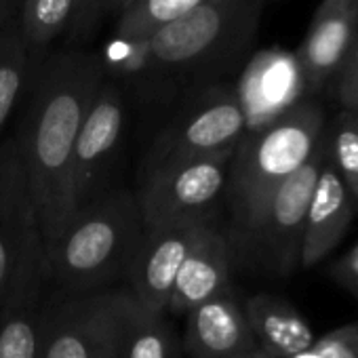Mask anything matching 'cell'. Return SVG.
I'll return each instance as SVG.
<instances>
[{
  "label": "cell",
  "mask_w": 358,
  "mask_h": 358,
  "mask_svg": "<svg viewBox=\"0 0 358 358\" xmlns=\"http://www.w3.org/2000/svg\"><path fill=\"white\" fill-rule=\"evenodd\" d=\"M312 354L316 358H358V322L316 337Z\"/></svg>",
  "instance_id": "cell-25"
},
{
  "label": "cell",
  "mask_w": 358,
  "mask_h": 358,
  "mask_svg": "<svg viewBox=\"0 0 358 358\" xmlns=\"http://www.w3.org/2000/svg\"><path fill=\"white\" fill-rule=\"evenodd\" d=\"M327 150L358 207V118L352 110H341L327 124Z\"/></svg>",
  "instance_id": "cell-24"
},
{
  "label": "cell",
  "mask_w": 358,
  "mask_h": 358,
  "mask_svg": "<svg viewBox=\"0 0 358 358\" xmlns=\"http://www.w3.org/2000/svg\"><path fill=\"white\" fill-rule=\"evenodd\" d=\"M356 201L337 173L329 150L322 158L312 201L308 205L306 228L299 251V266L312 268L322 262L343 238L354 217Z\"/></svg>",
  "instance_id": "cell-16"
},
{
  "label": "cell",
  "mask_w": 358,
  "mask_h": 358,
  "mask_svg": "<svg viewBox=\"0 0 358 358\" xmlns=\"http://www.w3.org/2000/svg\"><path fill=\"white\" fill-rule=\"evenodd\" d=\"M143 228L137 194L129 190H108L76 207L57 236L43 247L49 285L68 295L110 291L127 276Z\"/></svg>",
  "instance_id": "cell-2"
},
{
  "label": "cell",
  "mask_w": 358,
  "mask_h": 358,
  "mask_svg": "<svg viewBox=\"0 0 358 358\" xmlns=\"http://www.w3.org/2000/svg\"><path fill=\"white\" fill-rule=\"evenodd\" d=\"M103 80L106 72L97 53L64 49L49 51L36 64L28 85L26 110L13 137L28 173L43 247L74 213V143Z\"/></svg>",
  "instance_id": "cell-1"
},
{
  "label": "cell",
  "mask_w": 358,
  "mask_h": 358,
  "mask_svg": "<svg viewBox=\"0 0 358 358\" xmlns=\"http://www.w3.org/2000/svg\"><path fill=\"white\" fill-rule=\"evenodd\" d=\"M22 0H0V41L20 28Z\"/></svg>",
  "instance_id": "cell-29"
},
{
  "label": "cell",
  "mask_w": 358,
  "mask_h": 358,
  "mask_svg": "<svg viewBox=\"0 0 358 358\" xmlns=\"http://www.w3.org/2000/svg\"><path fill=\"white\" fill-rule=\"evenodd\" d=\"M247 129L236 89L217 83L190 91L152 141L143 160V175L169 164L234 152Z\"/></svg>",
  "instance_id": "cell-6"
},
{
  "label": "cell",
  "mask_w": 358,
  "mask_h": 358,
  "mask_svg": "<svg viewBox=\"0 0 358 358\" xmlns=\"http://www.w3.org/2000/svg\"><path fill=\"white\" fill-rule=\"evenodd\" d=\"M36 64L38 62L24 45L20 28L0 41V141H3L5 127L26 97Z\"/></svg>",
  "instance_id": "cell-22"
},
{
  "label": "cell",
  "mask_w": 358,
  "mask_h": 358,
  "mask_svg": "<svg viewBox=\"0 0 358 358\" xmlns=\"http://www.w3.org/2000/svg\"><path fill=\"white\" fill-rule=\"evenodd\" d=\"M266 0H205L148 38L162 70L182 89L217 85L251 49Z\"/></svg>",
  "instance_id": "cell-3"
},
{
  "label": "cell",
  "mask_w": 358,
  "mask_h": 358,
  "mask_svg": "<svg viewBox=\"0 0 358 358\" xmlns=\"http://www.w3.org/2000/svg\"><path fill=\"white\" fill-rule=\"evenodd\" d=\"M301 91L303 83L297 57L280 51H266L257 55L245 72L243 89H236L245 116L249 118L255 110V114H264L262 124L297 103Z\"/></svg>",
  "instance_id": "cell-18"
},
{
  "label": "cell",
  "mask_w": 358,
  "mask_h": 358,
  "mask_svg": "<svg viewBox=\"0 0 358 358\" xmlns=\"http://www.w3.org/2000/svg\"><path fill=\"white\" fill-rule=\"evenodd\" d=\"M352 112H354V116H356V118H358V110H352Z\"/></svg>",
  "instance_id": "cell-32"
},
{
  "label": "cell",
  "mask_w": 358,
  "mask_h": 358,
  "mask_svg": "<svg viewBox=\"0 0 358 358\" xmlns=\"http://www.w3.org/2000/svg\"><path fill=\"white\" fill-rule=\"evenodd\" d=\"M335 93L341 110H358V0H356V28L348 59L335 78Z\"/></svg>",
  "instance_id": "cell-26"
},
{
  "label": "cell",
  "mask_w": 358,
  "mask_h": 358,
  "mask_svg": "<svg viewBox=\"0 0 358 358\" xmlns=\"http://www.w3.org/2000/svg\"><path fill=\"white\" fill-rule=\"evenodd\" d=\"M232 270L234 259L224 228L220 222L203 226L177 272L166 312L188 314L196 306L220 295L230 287Z\"/></svg>",
  "instance_id": "cell-15"
},
{
  "label": "cell",
  "mask_w": 358,
  "mask_h": 358,
  "mask_svg": "<svg viewBox=\"0 0 358 358\" xmlns=\"http://www.w3.org/2000/svg\"><path fill=\"white\" fill-rule=\"evenodd\" d=\"M234 152L177 162L143 175L137 194L143 226L215 224Z\"/></svg>",
  "instance_id": "cell-7"
},
{
  "label": "cell",
  "mask_w": 358,
  "mask_h": 358,
  "mask_svg": "<svg viewBox=\"0 0 358 358\" xmlns=\"http://www.w3.org/2000/svg\"><path fill=\"white\" fill-rule=\"evenodd\" d=\"M131 3H133V0H106V13L112 11V13L118 15V13L124 11Z\"/></svg>",
  "instance_id": "cell-30"
},
{
  "label": "cell",
  "mask_w": 358,
  "mask_h": 358,
  "mask_svg": "<svg viewBox=\"0 0 358 358\" xmlns=\"http://www.w3.org/2000/svg\"><path fill=\"white\" fill-rule=\"evenodd\" d=\"M103 13H106V0H78V17L72 32L76 36L91 34Z\"/></svg>",
  "instance_id": "cell-28"
},
{
  "label": "cell",
  "mask_w": 358,
  "mask_h": 358,
  "mask_svg": "<svg viewBox=\"0 0 358 358\" xmlns=\"http://www.w3.org/2000/svg\"><path fill=\"white\" fill-rule=\"evenodd\" d=\"M106 78L116 83L122 93H133L141 103L166 106L179 93V87L156 62L148 38L114 36L99 55Z\"/></svg>",
  "instance_id": "cell-17"
},
{
  "label": "cell",
  "mask_w": 358,
  "mask_h": 358,
  "mask_svg": "<svg viewBox=\"0 0 358 358\" xmlns=\"http://www.w3.org/2000/svg\"><path fill=\"white\" fill-rule=\"evenodd\" d=\"M127 127V95L122 89L103 80L97 89L87 116L80 124L72 154V203L74 209L108 192L106 184Z\"/></svg>",
  "instance_id": "cell-9"
},
{
  "label": "cell",
  "mask_w": 358,
  "mask_h": 358,
  "mask_svg": "<svg viewBox=\"0 0 358 358\" xmlns=\"http://www.w3.org/2000/svg\"><path fill=\"white\" fill-rule=\"evenodd\" d=\"M245 314L259 350L272 358H295L312 350L316 341L308 320L276 295L257 293L249 297Z\"/></svg>",
  "instance_id": "cell-19"
},
{
  "label": "cell",
  "mask_w": 358,
  "mask_h": 358,
  "mask_svg": "<svg viewBox=\"0 0 358 358\" xmlns=\"http://www.w3.org/2000/svg\"><path fill=\"white\" fill-rule=\"evenodd\" d=\"M205 0H133L118 13L114 36L120 38H150L160 28L186 17Z\"/></svg>",
  "instance_id": "cell-23"
},
{
  "label": "cell",
  "mask_w": 358,
  "mask_h": 358,
  "mask_svg": "<svg viewBox=\"0 0 358 358\" xmlns=\"http://www.w3.org/2000/svg\"><path fill=\"white\" fill-rule=\"evenodd\" d=\"M43 243L28 173L13 135L0 141V297L26 253Z\"/></svg>",
  "instance_id": "cell-11"
},
{
  "label": "cell",
  "mask_w": 358,
  "mask_h": 358,
  "mask_svg": "<svg viewBox=\"0 0 358 358\" xmlns=\"http://www.w3.org/2000/svg\"><path fill=\"white\" fill-rule=\"evenodd\" d=\"M184 350L190 358H236L259 350L232 287L186 314Z\"/></svg>",
  "instance_id": "cell-14"
},
{
  "label": "cell",
  "mask_w": 358,
  "mask_h": 358,
  "mask_svg": "<svg viewBox=\"0 0 358 358\" xmlns=\"http://www.w3.org/2000/svg\"><path fill=\"white\" fill-rule=\"evenodd\" d=\"M354 28L356 0H322L295 53L306 93H320L339 76L352 47Z\"/></svg>",
  "instance_id": "cell-13"
},
{
  "label": "cell",
  "mask_w": 358,
  "mask_h": 358,
  "mask_svg": "<svg viewBox=\"0 0 358 358\" xmlns=\"http://www.w3.org/2000/svg\"><path fill=\"white\" fill-rule=\"evenodd\" d=\"M327 129L324 110L314 99H299L270 122L249 129L238 141L226 184L230 226L259 211L316 150Z\"/></svg>",
  "instance_id": "cell-4"
},
{
  "label": "cell",
  "mask_w": 358,
  "mask_h": 358,
  "mask_svg": "<svg viewBox=\"0 0 358 358\" xmlns=\"http://www.w3.org/2000/svg\"><path fill=\"white\" fill-rule=\"evenodd\" d=\"M116 358H182V343L166 312L141 306L127 291L116 333Z\"/></svg>",
  "instance_id": "cell-20"
},
{
  "label": "cell",
  "mask_w": 358,
  "mask_h": 358,
  "mask_svg": "<svg viewBox=\"0 0 358 358\" xmlns=\"http://www.w3.org/2000/svg\"><path fill=\"white\" fill-rule=\"evenodd\" d=\"M127 289L68 295L53 289L41 358H116V333Z\"/></svg>",
  "instance_id": "cell-8"
},
{
  "label": "cell",
  "mask_w": 358,
  "mask_h": 358,
  "mask_svg": "<svg viewBox=\"0 0 358 358\" xmlns=\"http://www.w3.org/2000/svg\"><path fill=\"white\" fill-rule=\"evenodd\" d=\"M51 295L38 243L26 253L0 297V358H41Z\"/></svg>",
  "instance_id": "cell-10"
},
{
  "label": "cell",
  "mask_w": 358,
  "mask_h": 358,
  "mask_svg": "<svg viewBox=\"0 0 358 358\" xmlns=\"http://www.w3.org/2000/svg\"><path fill=\"white\" fill-rule=\"evenodd\" d=\"M329 274L343 291L358 299V243L329 268Z\"/></svg>",
  "instance_id": "cell-27"
},
{
  "label": "cell",
  "mask_w": 358,
  "mask_h": 358,
  "mask_svg": "<svg viewBox=\"0 0 358 358\" xmlns=\"http://www.w3.org/2000/svg\"><path fill=\"white\" fill-rule=\"evenodd\" d=\"M78 17V0H22L20 32L30 55L41 62L51 45L72 32Z\"/></svg>",
  "instance_id": "cell-21"
},
{
  "label": "cell",
  "mask_w": 358,
  "mask_h": 358,
  "mask_svg": "<svg viewBox=\"0 0 358 358\" xmlns=\"http://www.w3.org/2000/svg\"><path fill=\"white\" fill-rule=\"evenodd\" d=\"M217 224V222H215ZM207 224H173L143 228L127 268V291L145 308L166 312L173 282Z\"/></svg>",
  "instance_id": "cell-12"
},
{
  "label": "cell",
  "mask_w": 358,
  "mask_h": 358,
  "mask_svg": "<svg viewBox=\"0 0 358 358\" xmlns=\"http://www.w3.org/2000/svg\"><path fill=\"white\" fill-rule=\"evenodd\" d=\"M327 154V129L314 154L285 179V184L238 226L224 228L234 266L289 276L299 266L308 205Z\"/></svg>",
  "instance_id": "cell-5"
},
{
  "label": "cell",
  "mask_w": 358,
  "mask_h": 358,
  "mask_svg": "<svg viewBox=\"0 0 358 358\" xmlns=\"http://www.w3.org/2000/svg\"><path fill=\"white\" fill-rule=\"evenodd\" d=\"M236 358H272V356H268L262 350H255V352H249V354H243V356H236Z\"/></svg>",
  "instance_id": "cell-31"
}]
</instances>
